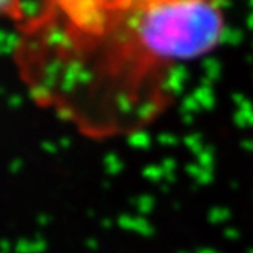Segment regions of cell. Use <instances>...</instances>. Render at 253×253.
<instances>
[{"instance_id": "1", "label": "cell", "mask_w": 253, "mask_h": 253, "mask_svg": "<svg viewBox=\"0 0 253 253\" xmlns=\"http://www.w3.org/2000/svg\"><path fill=\"white\" fill-rule=\"evenodd\" d=\"M193 0H35L18 25L21 41H52L96 35L113 23Z\"/></svg>"}, {"instance_id": "2", "label": "cell", "mask_w": 253, "mask_h": 253, "mask_svg": "<svg viewBox=\"0 0 253 253\" xmlns=\"http://www.w3.org/2000/svg\"><path fill=\"white\" fill-rule=\"evenodd\" d=\"M25 15V0H0V18H8L20 25Z\"/></svg>"}]
</instances>
